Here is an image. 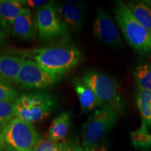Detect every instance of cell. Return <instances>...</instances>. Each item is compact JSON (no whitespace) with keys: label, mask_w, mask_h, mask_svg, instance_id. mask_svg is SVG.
I'll use <instances>...</instances> for the list:
<instances>
[{"label":"cell","mask_w":151,"mask_h":151,"mask_svg":"<svg viewBox=\"0 0 151 151\" xmlns=\"http://www.w3.org/2000/svg\"><path fill=\"white\" fill-rule=\"evenodd\" d=\"M37 62L43 69L53 74L62 76L75 67L82 59V52L71 41L69 36L34 50L20 53Z\"/></svg>","instance_id":"1"},{"label":"cell","mask_w":151,"mask_h":151,"mask_svg":"<svg viewBox=\"0 0 151 151\" xmlns=\"http://www.w3.org/2000/svg\"><path fill=\"white\" fill-rule=\"evenodd\" d=\"M115 19L127 42L138 53L151 54V33L137 21L129 6L117 1L113 9Z\"/></svg>","instance_id":"2"},{"label":"cell","mask_w":151,"mask_h":151,"mask_svg":"<svg viewBox=\"0 0 151 151\" xmlns=\"http://www.w3.org/2000/svg\"><path fill=\"white\" fill-rule=\"evenodd\" d=\"M83 81L97 96L101 106L109 107L122 115L126 106L122 99L118 82L113 77L97 70H89L83 76Z\"/></svg>","instance_id":"3"},{"label":"cell","mask_w":151,"mask_h":151,"mask_svg":"<svg viewBox=\"0 0 151 151\" xmlns=\"http://www.w3.org/2000/svg\"><path fill=\"white\" fill-rule=\"evenodd\" d=\"M118 114L106 106H101L90 114L83 127V146L86 151H91L99 146L106 134L118 120Z\"/></svg>","instance_id":"4"},{"label":"cell","mask_w":151,"mask_h":151,"mask_svg":"<svg viewBox=\"0 0 151 151\" xmlns=\"http://www.w3.org/2000/svg\"><path fill=\"white\" fill-rule=\"evenodd\" d=\"M54 105V99L50 94L30 92L19 97L15 102V115L16 118L34 124L50 116Z\"/></svg>","instance_id":"5"},{"label":"cell","mask_w":151,"mask_h":151,"mask_svg":"<svg viewBox=\"0 0 151 151\" xmlns=\"http://www.w3.org/2000/svg\"><path fill=\"white\" fill-rule=\"evenodd\" d=\"M6 146L14 151H35L41 140L33 123L16 118L2 132Z\"/></svg>","instance_id":"6"},{"label":"cell","mask_w":151,"mask_h":151,"mask_svg":"<svg viewBox=\"0 0 151 151\" xmlns=\"http://www.w3.org/2000/svg\"><path fill=\"white\" fill-rule=\"evenodd\" d=\"M35 18L41 41L49 42L66 36L67 26L62 20L53 2L37 9Z\"/></svg>","instance_id":"7"},{"label":"cell","mask_w":151,"mask_h":151,"mask_svg":"<svg viewBox=\"0 0 151 151\" xmlns=\"http://www.w3.org/2000/svg\"><path fill=\"white\" fill-rule=\"evenodd\" d=\"M60 77L45 70L33 60L25 58L15 83L27 90L41 89L52 86Z\"/></svg>","instance_id":"8"},{"label":"cell","mask_w":151,"mask_h":151,"mask_svg":"<svg viewBox=\"0 0 151 151\" xmlns=\"http://www.w3.org/2000/svg\"><path fill=\"white\" fill-rule=\"evenodd\" d=\"M96 39L110 46L119 47L122 41L114 20L102 8H98L93 25Z\"/></svg>","instance_id":"9"},{"label":"cell","mask_w":151,"mask_h":151,"mask_svg":"<svg viewBox=\"0 0 151 151\" xmlns=\"http://www.w3.org/2000/svg\"><path fill=\"white\" fill-rule=\"evenodd\" d=\"M54 3V2H53ZM57 11L66 25L79 33L84 23L85 8L81 1L76 4L65 2L54 3Z\"/></svg>","instance_id":"10"},{"label":"cell","mask_w":151,"mask_h":151,"mask_svg":"<svg viewBox=\"0 0 151 151\" xmlns=\"http://www.w3.org/2000/svg\"><path fill=\"white\" fill-rule=\"evenodd\" d=\"M10 28L14 37L26 41L35 39L37 32V26L31 10L24 8L14 20Z\"/></svg>","instance_id":"11"},{"label":"cell","mask_w":151,"mask_h":151,"mask_svg":"<svg viewBox=\"0 0 151 151\" xmlns=\"http://www.w3.org/2000/svg\"><path fill=\"white\" fill-rule=\"evenodd\" d=\"M73 86L83 111L89 112L98 107H101V104L94 92L83 79H74L73 81Z\"/></svg>","instance_id":"12"},{"label":"cell","mask_w":151,"mask_h":151,"mask_svg":"<svg viewBox=\"0 0 151 151\" xmlns=\"http://www.w3.org/2000/svg\"><path fill=\"white\" fill-rule=\"evenodd\" d=\"M25 58L11 55H0V76L6 83H16Z\"/></svg>","instance_id":"13"},{"label":"cell","mask_w":151,"mask_h":151,"mask_svg":"<svg viewBox=\"0 0 151 151\" xmlns=\"http://www.w3.org/2000/svg\"><path fill=\"white\" fill-rule=\"evenodd\" d=\"M70 113L64 111L52 120L48 137L54 143H62L67 138L70 127Z\"/></svg>","instance_id":"14"},{"label":"cell","mask_w":151,"mask_h":151,"mask_svg":"<svg viewBox=\"0 0 151 151\" xmlns=\"http://www.w3.org/2000/svg\"><path fill=\"white\" fill-rule=\"evenodd\" d=\"M127 6L137 21L151 33L150 6L142 1H129Z\"/></svg>","instance_id":"15"},{"label":"cell","mask_w":151,"mask_h":151,"mask_svg":"<svg viewBox=\"0 0 151 151\" xmlns=\"http://www.w3.org/2000/svg\"><path fill=\"white\" fill-rule=\"evenodd\" d=\"M24 8L22 0H1L0 18L11 25Z\"/></svg>","instance_id":"16"},{"label":"cell","mask_w":151,"mask_h":151,"mask_svg":"<svg viewBox=\"0 0 151 151\" xmlns=\"http://www.w3.org/2000/svg\"><path fill=\"white\" fill-rule=\"evenodd\" d=\"M137 104L143 118V122L151 127V92L139 88Z\"/></svg>","instance_id":"17"},{"label":"cell","mask_w":151,"mask_h":151,"mask_svg":"<svg viewBox=\"0 0 151 151\" xmlns=\"http://www.w3.org/2000/svg\"><path fill=\"white\" fill-rule=\"evenodd\" d=\"M132 144L136 150H148L151 148V134L149 133L148 126L142 122L141 127L130 133Z\"/></svg>","instance_id":"18"},{"label":"cell","mask_w":151,"mask_h":151,"mask_svg":"<svg viewBox=\"0 0 151 151\" xmlns=\"http://www.w3.org/2000/svg\"><path fill=\"white\" fill-rule=\"evenodd\" d=\"M134 76L139 88L151 92V65L144 64L137 67Z\"/></svg>","instance_id":"19"},{"label":"cell","mask_w":151,"mask_h":151,"mask_svg":"<svg viewBox=\"0 0 151 151\" xmlns=\"http://www.w3.org/2000/svg\"><path fill=\"white\" fill-rule=\"evenodd\" d=\"M16 118L15 102L0 101V132L2 133L11 122Z\"/></svg>","instance_id":"20"},{"label":"cell","mask_w":151,"mask_h":151,"mask_svg":"<svg viewBox=\"0 0 151 151\" xmlns=\"http://www.w3.org/2000/svg\"><path fill=\"white\" fill-rule=\"evenodd\" d=\"M18 99V92L7 83H0V101L16 102Z\"/></svg>","instance_id":"21"},{"label":"cell","mask_w":151,"mask_h":151,"mask_svg":"<svg viewBox=\"0 0 151 151\" xmlns=\"http://www.w3.org/2000/svg\"><path fill=\"white\" fill-rule=\"evenodd\" d=\"M10 31V25L0 18V46L4 45L6 43Z\"/></svg>","instance_id":"22"},{"label":"cell","mask_w":151,"mask_h":151,"mask_svg":"<svg viewBox=\"0 0 151 151\" xmlns=\"http://www.w3.org/2000/svg\"><path fill=\"white\" fill-rule=\"evenodd\" d=\"M22 1L25 8L37 9V10L49 3L46 0H22Z\"/></svg>","instance_id":"23"},{"label":"cell","mask_w":151,"mask_h":151,"mask_svg":"<svg viewBox=\"0 0 151 151\" xmlns=\"http://www.w3.org/2000/svg\"><path fill=\"white\" fill-rule=\"evenodd\" d=\"M55 143L52 142L48 137H44L43 139H41L37 146L36 147L35 151H48Z\"/></svg>","instance_id":"24"},{"label":"cell","mask_w":151,"mask_h":151,"mask_svg":"<svg viewBox=\"0 0 151 151\" xmlns=\"http://www.w3.org/2000/svg\"><path fill=\"white\" fill-rule=\"evenodd\" d=\"M63 151H86L79 143L78 141L65 142Z\"/></svg>","instance_id":"25"},{"label":"cell","mask_w":151,"mask_h":151,"mask_svg":"<svg viewBox=\"0 0 151 151\" xmlns=\"http://www.w3.org/2000/svg\"><path fill=\"white\" fill-rule=\"evenodd\" d=\"M65 142L55 143L48 151H63Z\"/></svg>","instance_id":"26"},{"label":"cell","mask_w":151,"mask_h":151,"mask_svg":"<svg viewBox=\"0 0 151 151\" xmlns=\"http://www.w3.org/2000/svg\"><path fill=\"white\" fill-rule=\"evenodd\" d=\"M91 151H107V148L104 145H99L98 146L92 149Z\"/></svg>","instance_id":"27"},{"label":"cell","mask_w":151,"mask_h":151,"mask_svg":"<svg viewBox=\"0 0 151 151\" xmlns=\"http://www.w3.org/2000/svg\"><path fill=\"white\" fill-rule=\"evenodd\" d=\"M6 145L2 133L0 132V150L6 148Z\"/></svg>","instance_id":"28"},{"label":"cell","mask_w":151,"mask_h":151,"mask_svg":"<svg viewBox=\"0 0 151 151\" xmlns=\"http://www.w3.org/2000/svg\"><path fill=\"white\" fill-rule=\"evenodd\" d=\"M0 83H6L5 82V81L2 78H1V76H0ZM7 84H8V83H7Z\"/></svg>","instance_id":"29"},{"label":"cell","mask_w":151,"mask_h":151,"mask_svg":"<svg viewBox=\"0 0 151 151\" xmlns=\"http://www.w3.org/2000/svg\"><path fill=\"white\" fill-rule=\"evenodd\" d=\"M145 2L148 4V5H150V6L151 5V1H145Z\"/></svg>","instance_id":"30"},{"label":"cell","mask_w":151,"mask_h":151,"mask_svg":"<svg viewBox=\"0 0 151 151\" xmlns=\"http://www.w3.org/2000/svg\"><path fill=\"white\" fill-rule=\"evenodd\" d=\"M0 151H6V148H4V149H1V150H0Z\"/></svg>","instance_id":"31"},{"label":"cell","mask_w":151,"mask_h":151,"mask_svg":"<svg viewBox=\"0 0 151 151\" xmlns=\"http://www.w3.org/2000/svg\"><path fill=\"white\" fill-rule=\"evenodd\" d=\"M1 0H0V4H1Z\"/></svg>","instance_id":"32"}]
</instances>
